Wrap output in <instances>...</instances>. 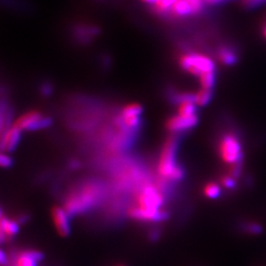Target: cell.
I'll return each instance as SVG.
<instances>
[{
	"instance_id": "1",
	"label": "cell",
	"mask_w": 266,
	"mask_h": 266,
	"mask_svg": "<svg viewBox=\"0 0 266 266\" xmlns=\"http://www.w3.org/2000/svg\"><path fill=\"white\" fill-rule=\"evenodd\" d=\"M164 202L162 187L159 184L143 185L137 195L136 205L129 210L131 218L140 221L157 222L166 218V213L161 210Z\"/></svg>"
},
{
	"instance_id": "2",
	"label": "cell",
	"mask_w": 266,
	"mask_h": 266,
	"mask_svg": "<svg viewBox=\"0 0 266 266\" xmlns=\"http://www.w3.org/2000/svg\"><path fill=\"white\" fill-rule=\"evenodd\" d=\"M103 195V188L96 182H87L74 189L65 199L64 209L71 215L79 214L93 207Z\"/></svg>"
},
{
	"instance_id": "3",
	"label": "cell",
	"mask_w": 266,
	"mask_h": 266,
	"mask_svg": "<svg viewBox=\"0 0 266 266\" xmlns=\"http://www.w3.org/2000/svg\"><path fill=\"white\" fill-rule=\"evenodd\" d=\"M176 151L177 140L174 137L168 138L163 145L158 161L157 171L160 177V186L168 182H173L174 173L178 167L176 163Z\"/></svg>"
},
{
	"instance_id": "4",
	"label": "cell",
	"mask_w": 266,
	"mask_h": 266,
	"mask_svg": "<svg viewBox=\"0 0 266 266\" xmlns=\"http://www.w3.org/2000/svg\"><path fill=\"white\" fill-rule=\"evenodd\" d=\"M219 155L222 161L230 166L243 162V153L238 138L232 133L222 136L219 142Z\"/></svg>"
},
{
	"instance_id": "5",
	"label": "cell",
	"mask_w": 266,
	"mask_h": 266,
	"mask_svg": "<svg viewBox=\"0 0 266 266\" xmlns=\"http://www.w3.org/2000/svg\"><path fill=\"white\" fill-rule=\"evenodd\" d=\"M179 64L183 70L197 77L206 72H215L214 61L202 54H185L180 58Z\"/></svg>"
},
{
	"instance_id": "6",
	"label": "cell",
	"mask_w": 266,
	"mask_h": 266,
	"mask_svg": "<svg viewBox=\"0 0 266 266\" xmlns=\"http://www.w3.org/2000/svg\"><path fill=\"white\" fill-rule=\"evenodd\" d=\"M52 124V119L49 117L43 116L38 111H30L19 117L14 125L20 130H39L49 127Z\"/></svg>"
},
{
	"instance_id": "7",
	"label": "cell",
	"mask_w": 266,
	"mask_h": 266,
	"mask_svg": "<svg viewBox=\"0 0 266 266\" xmlns=\"http://www.w3.org/2000/svg\"><path fill=\"white\" fill-rule=\"evenodd\" d=\"M142 114V107L137 103L126 105L121 111V122L129 129L136 128L140 123V116Z\"/></svg>"
},
{
	"instance_id": "8",
	"label": "cell",
	"mask_w": 266,
	"mask_h": 266,
	"mask_svg": "<svg viewBox=\"0 0 266 266\" xmlns=\"http://www.w3.org/2000/svg\"><path fill=\"white\" fill-rule=\"evenodd\" d=\"M197 122H198L197 116L185 118V117H180L177 115L168 119L166 123V127L169 131L177 133V132H182V131L191 129L197 124Z\"/></svg>"
},
{
	"instance_id": "9",
	"label": "cell",
	"mask_w": 266,
	"mask_h": 266,
	"mask_svg": "<svg viewBox=\"0 0 266 266\" xmlns=\"http://www.w3.org/2000/svg\"><path fill=\"white\" fill-rule=\"evenodd\" d=\"M52 219L54 225L60 236H67L70 233V224H69V214L64 208L55 207L52 211Z\"/></svg>"
},
{
	"instance_id": "10",
	"label": "cell",
	"mask_w": 266,
	"mask_h": 266,
	"mask_svg": "<svg viewBox=\"0 0 266 266\" xmlns=\"http://www.w3.org/2000/svg\"><path fill=\"white\" fill-rule=\"evenodd\" d=\"M22 130L16 127L14 124L9 126L5 132L2 134L1 148L3 153H9L14 151L21 139Z\"/></svg>"
},
{
	"instance_id": "11",
	"label": "cell",
	"mask_w": 266,
	"mask_h": 266,
	"mask_svg": "<svg viewBox=\"0 0 266 266\" xmlns=\"http://www.w3.org/2000/svg\"><path fill=\"white\" fill-rule=\"evenodd\" d=\"M42 255L36 250H22L16 253L11 266H37Z\"/></svg>"
},
{
	"instance_id": "12",
	"label": "cell",
	"mask_w": 266,
	"mask_h": 266,
	"mask_svg": "<svg viewBox=\"0 0 266 266\" xmlns=\"http://www.w3.org/2000/svg\"><path fill=\"white\" fill-rule=\"evenodd\" d=\"M18 232V224L15 220L6 218L2 215L1 217V239H10Z\"/></svg>"
},
{
	"instance_id": "13",
	"label": "cell",
	"mask_w": 266,
	"mask_h": 266,
	"mask_svg": "<svg viewBox=\"0 0 266 266\" xmlns=\"http://www.w3.org/2000/svg\"><path fill=\"white\" fill-rule=\"evenodd\" d=\"M218 59H219V61L226 66L234 65L237 61V56L236 52L228 47H223L219 50Z\"/></svg>"
},
{
	"instance_id": "14",
	"label": "cell",
	"mask_w": 266,
	"mask_h": 266,
	"mask_svg": "<svg viewBox=\"0 0 266 266\" xmlns=\"http://www.w3.org/2000/svg\"><path fill=\"white\" fill-rule=\"evenodd\" d=\"M170 13H172L176 17H185L193 14V11L185 0H177Z\"/></svg>"
},
{
	"instance_id": "15",
	"label": "cell",
	"mask_w": 266,
	"mask_h": 266,
	"mask_svg": "<svg viewBox=\"0 0 266 266\" xmlns=\"http://www.w3.org/2000/svg\"><path fill=\"white\" fill-rule=\"evenodd\" d=\"M197 106L193 101H183L178 103L177 107V115L180 117H193L197 116Z\"/></svg>"
},
{
	"instance_id": "16",
	"label": "cell",
	"mask_w": 266,
	"mask_h": 266,
	"mask_svg": "<svg viewBox=\"0 0 266 266\" xmlns=\"http://www.w3.org/2000/svg\"><path fill=\"white\" fill-rule=\"evenodd\" d=\"M213 97L212 90L200 89L196 93H194V103L197 107H205L207 106Z\"/></svg>"
},
{
	"instance_id": "17",
	"label": "cell",
	"mask_w": 266,
	"mask_h": 266,
	"mask_svg": "<svg viewBox=\"0 0 266 266\" xmlns=\"http://www.w3.org/2000/svg\"><path fill=\"white\" fill-rule=\"evenodd\" d=\"M176 1L177 0H156L155 4L152 7L158 14H165L171 12L172 7Z\"/></svg>"
},
{
	"instance_id": "18",
	"label": "cell",
	"mask_w": 266,
	"mask_h": 266,
	"mask_svg": "<svg viewBox=\"0 0 266 266\" xmlns=\"http://www.w3.org/2000/svg\"><path fill=\"white\" fill-rule=\"evenodd\" d=\"M199 83L202 89L212 90L215 85V72H206L200 75L199 77Z\"/></svg>"
},
{
	"instance_id": "19",
	"label": "cell",
	"mask_w": 266,
	"mask_h": 266,
	"mask_svg": "<svg viewBox=\"0 0 266 266\" xmlns=\"http://www.w3.org/2000/svg\"><path fill=\"white\" fill-rule=\"evenodd\" d=\"M221 186L216 182H209L204 186V194L210 199H215L221 194Z\"/></svg>"
},
{
	"instance_id": "20",
	"label": "cell",
	"mask_w": 266,
	"mask_h": 266,
	"mask_svg": "<svg viewBox=\"0 0 266 266\" xmlns=\"http://www.w3.org/2000/svg\"><path fill=\"white\" fill-rule=\"evenodd\" d=\"M240 228L244 233L250 235H259L262 232V227L259 224L253 222H245L241 224Z\"/></svg>"
},
{
	"instance_id": "21",
	"label": "cell",
	"mask_w": 266,
	"mask_h": 266,
	"mask_svg": "<svg viewBox=\"0 0 266 266\" xmlns=\"http://www.w3.org/2000/svg\"><path fill=\"white\" fill-rule=\"evenodd\" d=\"M222 185L228 189H234L236 186V180L231 175H226L221 179Z\"/></svg>"
},
{
	"instance_id": "22",
	"label": "cell",
	"mask_w": 266,
	"mask_h": 266,
	"mask_svg": "<svg viewBox=\"0 0 266 266\" xmlns=\"http://www.w3.org/2000/svg\"><path fill=\"white\" fill-rule=\"evenodd\" d=\"M185 1L190 5L193 11V14L199 13L203 8V4H204L203 0H185Z\"/></svg>"
},
{
	"instance_id": "23",
	"label": "cell",
	"mask_w": 266,
	"mask_h": 266,
	"mask_svg": "<svg viewBox=\"0 0 266 266\" xmlns=\"http://www.w3.org/2000/svg\"><path fill=\"white\" fill-rule=\"evenodd\" d=\"M0 165L2 168H9L12 165V159L8 155V153H2L0 156Z\"/></svg>"
},
{
	"instance_id": "24",
	"label": "cell",
	"mask_w": 266,
	"mask_h": 266,
	"mask_svg": "<svg viewBox=\"0 0 266 266\" xmlns=\"http://www.w3.org/2000/svg\"><path fill=\"white\" fill-rule=\"evenodd\" d=\"M266 2V0H242V4L244 7H255Z\"/></svg>"
},
{
	"instance_id": "25",
	"label": "cell",
	"mask_w": 266,
	"mask_h": 266,
	"mask_svg": "<svg viewBox=\"0 0 266 266\" xmlns=\"http://www.w3.org/2000/svg\"><path fill=\"white\" fill-rule=\"evenodd\" d=\"M226 1V0H203V2L206 3V4H211V5H214V4H219V3H222Z\"/></svg>"
},
{
	"instance_id": "26",
	"label": "cell",
	"mask_w": 266,
	"mask_h": 266,
	"mask_svg": "<svg viewBox=\"0 0 266 266\" xmlns=\"http://www.w3.org/2000/svg\"><path fill=\"white\" fill-rule=\"evenodd\" d=\"M141 1L143 3H145V4H147V5L153 6L155 4V2H156V0H141Z\"/></svg>"
},
{
	"instance_id": "27",
	"label": "cell",
	"mask_w": 266,
	"mask_h": 266,
	"mask_svg": "<svg viewBox=\"0 0 266 266\" xmlns=\"http://www.w3.org/2000/svg\"><path fill=\"white\" fill-rule=\"evenodd\" d=\"M263 36H264V38L266 39V25H265L264 28H263Z\"/></svg>"
}]
</instances>
